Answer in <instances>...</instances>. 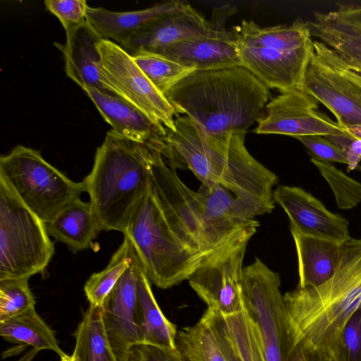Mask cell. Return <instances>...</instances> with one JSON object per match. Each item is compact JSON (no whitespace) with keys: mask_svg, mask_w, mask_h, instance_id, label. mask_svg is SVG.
<instances>
[{"mask_svg":"<svg viewBox=\"0 0 361 361\" xmlns=\"http://www.w3.org/2000/svg\"><path fill=\"white\" fill-rule=\"evenodd\" d=\"M295 348L305 361H333L340 333L361 306V239L343 243L334 276L285 293Z\"/></svg>","mask_w":361,"mask_h":361,"instance_id":"cell-1","label":"cell"},{"mask_svg":"<svg viewBox=\"0 0 361 361\" xmlns=\"http://www.w3.org/2000/svg\"><path fill=\"white\" fill-rule=\"evenodd\" d=\"M270 96L269 88L240 66L194 71L165 94L176 114L212 136L247 131Z\"/></svg>","mask_w":361,"mask_h":361,"instance_id":"cell-2","label":"cell"},{"mask_svg":"<svg viewBox=\"0 0 361 361\" xmlns=\"http://www.w3.org/2000/svg\"><path fill=\"white\" fill-rule=\"evenodd\" d=\"M246 132L209 135L183 116L176 118L175 130L167 129L166 137L176 167L189 169L202 184L219 185L239 196L274 202L273 188L278 178L247 151Z\"/></svg>","mask_w":361,"mask_h":361,"instance_id":"cell-3","label":"cell"},{"mask_svg":"<svg viewBox=\"0 0 361 361\" xmlns=\"http://www.w3.org/2000/svg\"><path fill=\"white\" fill-rule=\"evenodd\" d=\"M152 140L136 142L111 130L97 148L83 183L101 231L126 233L149 184Z\"/></svg>","mask_w":361,"mask_h":361,"instance_id":"cell-4","label":"cell"},{"mask_svg":"<svg viewBox=\"0 0 361 361\" xmlns=\"http://www.w3.org/2000/svg\"><path fill=\"white\" fill-rule=\"evenodd\" d=\"M233 30L242 66L269 88L280 92L301 90L313 53L307 22L298 18L290 25L263 27L243 20Z\"/></svg>","mask_w":361,"mask_h":361,"instance_id":"cell-5","label":"cell"},{"mask_svg":"<svg viewBox=\"0 0 361 361\" xmlns=\"http://www.w3.org/2000/svg\"><path fill=\"white\" fill-rule=\"evenodd\" d=\"M124 235L132 242L149 281L162 289L188 279L206 261L173 229L151 180Z\"/></svg>","mask_w":361,"mask_h":361,"instance_id":"cell-6","label":"cell"},{"mask_svg":"<svg viewBox=\"0 0 361 361\" xmlns=\"http://www.w3.org/2000/svg\"><path fill=\"white\" fill-rule=\"evenodd\" d=\"M166 139L152 140L149 177L166 219L177 235L200 252L206 261L233 240L246 234L254 235L256 229L231 235L214 227L207 219L195 192L179 178L176 166L165 156Z\"/></svg>","mask_w":361,"mask_h":361,"instance_id":"cell-7","label":"cell"},{"mask_svg":"<svg viewBox=\"0 0 361 361\" xmlns=\"http://www.w3.org/2000/svg\"><path fill=\"white\" fill-rule=\"evenodd\" d=\"M279 274L259 258L243 267L241 294L243 310L255 326L265 361H300L281 290Z\"/></svg>","mask_w":361,"mask_h":361,"instance_id":"cell-8","label":"cell"},{"mask_svg":"<svg viewBox=\"0 0 361 361\" xmlns=\"http://www.w3.org/2000/svg\"><path fill=\"white\" fill-rule=\"evenodd\" d=\"M54 252L45 223L0 178V280L43 272Z\"/></svg>","mask_w":361,"mask_h":361,"instance_id":"cell-9","label":"cell"},{"mask_svg":"<svg viewBox=\"0 0 361 361\" xmlns=\"http://www.w3.org/2000/svg\"><path fill=\"white\" fill-rule=\"evenodd\" d=\"M0 178L45 224L69 202L86 192L48 163L40 152L23 145L0 157Z\"/></svg>","mask_w":361,"mask_h":361,"instance_id":"cell-10","label":"cell"},{"mask_svg":"<svg viewBox=\"0 0 361 361\" xmlns=\"http://www.w3.org/2000/svg\"><path fill=\"white\" fill-rule=\"evenodd\" d=\"M98 47L101 56L99 70L105 87L168 130H175L174 117L177 114L131 55L108 39H103Z\"/></svg>","mask_w":361,"mask_h":361,"instance_id":"cell-11","label":"cell"},{"mask_svg":"<svg viewBox=\"0 0 361 361\" xmlns=\"http://www.w3.org/2000/svg\"><path fill=\"white\" fill-rule=\"evenodd\" d=\"M252 235L246 234L233 240L188 277L190 286L208 308L224 315L243 310V262Z\"/></svg>","mask_w":361,"mask_h":361,"instance_id":"cell-12","label":"cell"},{"mask_svg":"<svg viewBox=\"0 0 361 361\" xmlns=\"http://www.w3.org/2000/svg\"><path fill=\"white\" fill-rule=\"evenodd\" d=\"M318 106L319 102L302 90L281 92L267 104L254 132L293 137L345 132L336 121L317 111Z\"/></svg>","mask_w":361,"mask_h":361,"instance_id":"cell-13","label":"cell"},{"mask_svg":"<svg viewBox=\"0 0 361 361\" xmlns=\"http://www.w3.org/2000/svg\"><path fill=\"white\" fill-rule=\"evenodd\" d=\"M234 10L230 6L214 9L206 32L177 42L155 54L193 71L242 66L235 32L225 27L226 21Z\"/></svg>","mask_w":361,"mask_h":361,"instance_id":"cell-14","label":"cell"},{"mask_svg":"<svg viewBox=\"0 0 361 361\" xmlns=\"http://www.w3.org/2000/svg\"><path fill=\"white\" fill-rule=\"evenodd\" d=\"M142 269L134 249L130 266L101 307L105 335L118 361H130L133 348L141 344L137 316V281Z\"/></svg>","mask_w":361,"mask_h":361,"instance_id":"cell-15","label":"cell"},{"mask_svg":"<svg viewBox=\"0 0 361 361\" xmlns=\"http://www.w3.org/2000/svg\"><path fill=\"white\" fill-rule=\"evenodd\" d=\"M273 199L287 214L290 229L341 243L351 238L348 220L328 210L320 200L304 189L279 185L273 191Z\"/></svg>","mask_w":361,"mask_h":361,"instance_id":"cell-16","label":"cell"},{"mask_svg":"<svg viewBox=\"0 0 361 361\" xmlns=\"http://www.w3.org/2000/svg\"><path fill=\"white\" fill-rule=\"evenodd\" d=\"M301 90L326 106L341 128L361 125V87L322 61L314 48Z\"/></svg>","mask_w":361,"mask_h":361,"instance_id":"cell-17","label":"cell"},{"mask_svg":"<svg viewBox=\"0 0 361 361\" xmlns=\"http://www.w3.org/2000/svg\"><path fill=\"white\" fill-rule=\"evenodd\" d=\"M209 26V20L188 4L179 11L152 20L121 47L130 54L137 51L155 54L177 42L206 32Z\"/></svg>","mask_w":361,"mask_h":361,"instance_id":"cell-18","label":"cell"},{"mask_svg":"<svg viewBox=\"0 0 361 361\" xmlns=\"http://www.w3.org/2000/svg\"><path fill=\"white\" fill-rule=\"evenodd\" d=\"M64 44H55L63 54L66 75L82 90L95 89L114 95L102 82L99 44L103 39L87 21L65 29Z\"/></svg>","mask_w":361,"mask_h":361,"instance_id":"cell-19","label":"cell"},{"mask_svg":"<svg viewBox=\"0 0 361 361\" xmlns=\"http://www.w3.org/2000/svg\"><path fill=\"white\" fill-rule=\"evenodd\" d=\"M202 317L227 361H265L259 336L244 310L224 315L207 307Z\"/></svg>","mask_w":361,"mask_h":361,"instance_id":"cell-20","label":"cell"},{"mask_svg":"<svg viewBox=\"0 0 361 361\" xmlns=\"http://www.w3.org/2000/svg\"><path fill=\"white\" fill-rule=\"evenodd\" d=\"M83 91L118 135L139 142L166 137L167 128L162 124L118 97L92 88Z\"/></svg>","mask_w":361,"mask_h":361,"instance_id":"cell-21","label":"cell"},{"mask_svg":"<svg viewBox=\"0 0 361 361\" xmlns=\"http://www.w3.org/2000/svg\"><path fill=\"white\" fill-rule=\"evenodd\" d=\"M298 263L300 288L319 286L330 279L339 265L343 243L301 234L290 229Z\"/></svg>","mask_w":361,"mask_h":361,"instance_id":"cell-22","label":"cell"},{"mask_svg":"<svg viewBox=\"0 0 361 361\" xmlns=\"http://www.w3.org/2000/svg\"><path fill=\"white\" fill-rule=\"evenodd\" d=\"M188 4L183 1L172 0L143 10L124 12L89 6L86 21L102 39L121 46L152 20L163 14L179 11Z\"/></svg>","mask_w":361,"mask_h":361,"instance_id":"cell-23","label":"cell"},{"mask_svg":"<svg viewBox=\"0 0 361 361\" xmlns=\"http://www.w3.org/2000/svg\"><path fill=\"white\" fill-rule=\"evenodd\" d=\"M45 225L49 235L73 252L90 247L101 231L90 202L80 197L69 202Z\"/></svg>","mask_w":361,"mask_h":361,"instance_id":"cell-24","label":"cell"},{"mask_svg":"<svg viewBox=\"0 0 361 361\" xmlns=\"http://www.w3.org/2000/svg\"><path fill=\"white\" fill-rule=\"evenodd\" d=\"M137 316L141 344L176 349L178 331L161 311L143 269L137 281Z\"/></svg>","mask_w":361,"mask_h":361,"instance_id":"cell-25","label":"cell"},{"mask_svg":"<svg viewBox=\"0 0 361 361\" xmlns=\"http://www.w3.org/2000/svg\"><path fill=\"white\" fill-rule=\"evenodd\" d=\"M0 335L6 341L20 342L34 350H51L60 357L66 354L60 348L52 329L32 307L15 317L0 322Z\"/></svg>","mask_w":361,"mask_h":361,"instance_id":"cell-26","label":"cell"},{"mask_svg":"<svg viewBox=\"0 0 361 361\" xmlns=\"http://www.w3.org/2000/svg\"><path fill=\"white\" fill-rule=\"evenodd\" d=\"M74 336L73 355L78 361H118L105 335L101 307L90 305Z\"/></svg>","mask_w":361,"mask_h":361,"instance_id":"cell-27","label":"cell"},{"mask_svg":"<svg viewBox=\"0 0 361 361\" xmlns=\"http://www.w3.org/2000/svg\"><path fill=\"white\" fill-rule=\"evenodd\" d=\"M134 247L128 237L112 255L109 264L102 271L90 276L84 286L90 305L102 307L124 271L130 266Z\"/></svg>","mask_w":361,"mask_h":361,"instance_id":"cell-28","label":"cell"},{"mask_svg":"<svg viewBox=\"0 0 361 361\" xmlns=\"http://www.w3.org/2000/svg\"><path fill=\"white\" fill-rule=\"evenodd\" d=\"M176 346L185 361H227L207 322L181 329Z\"/></svg>","mask_w":361,"mask_h":361,"instance_id":"cell-29","label":"cell"},{"mask_svg":"<svg viewBox=\"0 0 361 361\" xmlns=\"http://www.w3.org/2000/svg\"><path fill=\"white\" fill-rule=\"evenodd\" d=\"M130 55L154 87L164 97L178 82L194 71L159 54L137 51Z\"/></svg>","mask_w":361,"mask_h":361,"instance_id":"cell-30","label":"cell"},{"mask_svg":"<svg viewBox=\"0 0 361 361\" xmlns=\"http://www.w3.org/2000/svg\"><path fill=\"white\" fill-rule=\"evenodd\" d=\"M321 175L330 185L338 207L350 209L361 202V183L347 176L330 162L310 158Z\"/></svg>","mask_w":361,"mask_h":361,"instance_id":"cell-31","label":"cell"},{"mask_svg":"<svg viewBox=\"0 0 361 361\" xmlns=\"http://www.w3.org/2000/svg\"><path fill=\"white\" fill-rule=\"evenodd\" d=\"M307 24L312 37L319 39L342 59L361 64V35L348 33L314 20Z\"/></svg>","mask_w":361,"mask_h":361,"instance_id":"cell-32","label":"cell"},{"mask_svg":"<svg viewBox=\"0 0 361 361\" xmlns=\"http://www.w3.org/2000/svg\"><path fill=\"white\" fill-rule=\"evenodd\" d=\"M29 279L0 280V322L35 307V298L28 286Z\"/></svg>","mask_w":361,"mask_h":361,"instance_id":"cell-33","label":"cell"},{"mask_svg":"<svg viewBox=\"0 0 361 361\" xmlns=\"http://www.w3.org/2000/svg\"><path fill=\"white\" fill-rule=\"evenodd\" d=\"M333 361H361V306L343 327Z\"/></svg>","mask_w":361,"mask_h":361,"instance_id":"cell-34","label":"cell"},{"mask_svg":"<svg viewBox=\"0 0 361 361\" xmlns=\"http://www.w3.org/2000/svg\"><path fill=\"white\" fill-rule=\"evenodd\" d=\"M314 21L348 33L361 35V4H338L335 11L315 13Z\"/></svg>","mask_w":361,"mask_h":361,"instance_id":"cell-35","label":"cell"},{"mask_svg":"<svg viewBox=\"0 0 361 361\" xmlns=\"http://www.w3.org/2000/svg\"><path fill=\"white\" fill-rule=\"evenodd\" d=\"M44 4L59 18L64 30L86 21L89 6L85 0H46Z\"/></svg>","mask_w":361,"mask_h":361,"instance_id":"cell-36","label":"cell"},{"mask_svg":"<svg viewBox=\"0 0 361 361\" xmlns=\"http://www.w3.org/2000/svg\"><path fill=\"white\" fill-rule=\"evenodd\" d=\"M295 138L305 146L310 158L330 163L348 164L344 151L323 136L307 135Z\"/></svg>","mask_w":361,"mask_h":361,"instance_id":"cell-37","label":"cell"},{"mask_svg":"<svg viewBox=\"0 0 361 361\" xmlns=\"http://www.w3.org/2000/svg\"><path fill=\"white\" fill-rule=\"evenodd\" d=\"M130 361H185L178 348L140 344L133 348Z\"/></svg>","mask_w":361,"mask_h":361,"instance_id":"cell-38","label":"cell"},{"mask_svg":"<svg viewBox=\"0 0 361 361\" xmlns=\"http://www.w3.org/2000/svg\"><path fill=\"white\" fill-rule=\"evenodd\" d=\"M346 156L348 159V171L357 169L360 167L359 162L361 161L360 139H355L353 140Z\"/></svg>","mask_w":361,"mask_h":361,"instance_id":"cell-39","label":"cell"},{"mask_svg":"<svg viewBox=\"0 0 361 361\" xmlns=\"http://www.w3.org/2000/svg\"><path fill=\"white\" fill-rule=\"evenodd\" d=\"M342 128L351 137L361 140V125L347 126Z\"/></svg>","mask_w":361,"mask_h":361,"instance_id":"cell-40","label":"cell"},{"mask_svg":"<svg viewBox=\"0 0 361 361\" xmlns=\"http://www.w3.org/2000/svg\"><path fill=\"white\" fill-rule=\"evenodd\" d=\"M60 361H78V360L73 355H72L71 356L66 355V356L61 357Z\"/></svg>","mask_w":361,"mask_h":361,"instance_id":"cell-41","label":"cell"},{"mask_svg":"<svg viewBox=\"0 0 361 361\" xmlns=\"http://www.w3.org/2000/svg\"><path fill=\"white\" fill-rule=\"evenodd\" d=\"M300 361H305V359L302 357Z\"/></svg>","mask_w":361,"mask_h":361,"instance_id":"cell-42","label":"cell"},{"mask_svg":"<svg viewBox=\"0 0 361 361\" xmlns=\"http://www.w3.org/2000/svg\"><path fill=\"white\" fill-rule=\"evenodd\" d=\"M361 65V64H360Z\"/></svg>","mask_w":361,"mask_h":361,"instance_id":"cell-43","label":"cell"}]
</instances>
